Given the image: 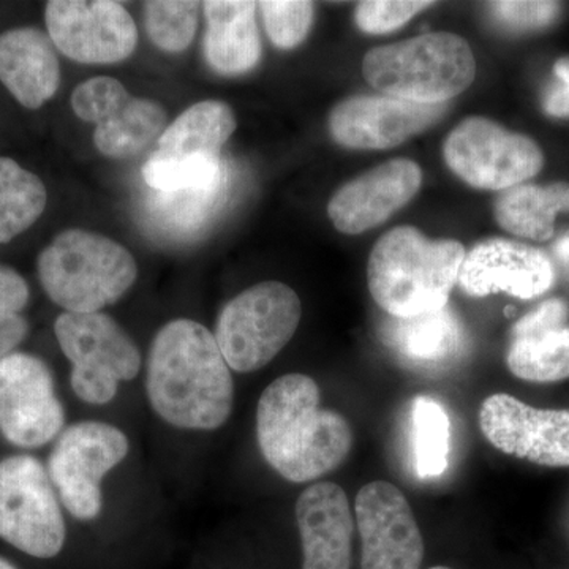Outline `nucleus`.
<instances>
[{
  "label": "nucleus",
  "mask_w": 569,
  "mask_h": 569,
  "mask_svg": "<svg viewBox=\"0 0 569 569\" xmlns=\"http://www.w3.org/2000/svg\"><path fill=\"white\" fill-rule=\"evenodd\" d=\"M146 395L157 415L183 430H216L231 417L234 381L216 337L178 318L153 337Z\"/></svg>",
  "instance_id": "1"
},
{
  "label": "nucleus",
  "mask_w": 569,
  "mask_h": 569,
  "mask_svg": "<svg viewBox=\"0 0 569 569\" xmlns=\"http://www.w3.org/2000/svg\"><path fill=\"white\" fill-rule=\"evenodd\" d=\"M261 455L287 481L309 482L342 466L353 430L342 415L321 407L317 381L287 373L264 389L257 407Z\"/></svg>",
  "instance_id": "2"
},
{
  "label": "nucleus",
  "mask_w": 569,
  "mask_h": 569,
  "mask_svg": "<svg viewBox=\"0 0 569 569\" xmlns=\"http://www.w3.org/2000/svg\"><path fill=\"white\" fill-rule=\"evenodd\" d=\"M463 260L466 249L458 241H432L417 228H395L378 239L370 253V295L395 318L437 312L448 306Z\"/></svg>",
  "instance_id": "3"
},
{
  "label": "nucleus",
  "mask_w": 569,
  "mask_h": 569,
  "mask_svg": "<svg viewBox=\"0 0 569 569\" xmlns=\"http://www.w3.org/2000/svg\"><path fill=\"white\" fill-rule=\"evenodd\" d=\"M41 287L66 312L93 313L114 305L138 279L126 246L92 231L66 230L37 260Z\"/></svg>",
  "instance_id": "4"
},
{
  "label": "nucleus",
  "mask_w": 569,
  "mask_h": 569,
  "mask_svg": "<svg viewBox=\"0 0 569 569\" xmlns=\"http://www.w3.org/2000/svg\"><path fill=\"white\" fill-rule=\"evenodd\" d=\"M367 82L396 99L425 104L447 103L470 88L477 61L470 44L449 32L373 48L362 62Z\"/></svg>",
  "instance_id": "5"
},
{
  "label": "nucleus",
  "mask_w": 569,
  "mask_h": 569,
  "mask_svg": "<svg viewBox=\"0 0 569 569\" xmlns=\"http://www.w3.org/2000/svg\"><path fill=\"white\" fill-rule=\"evenodd\" d=\"M301 317V299L293 288L282 282L258 283L227 302L213 337L231 370L254 372L293 339Z\"/></svg>",
  "instance_id": "6"
},
{
  "label": "nucleus",
  "mask_w": 569,
  "mask_h": 569,
  "mask_svg": "<svg viewBox=\"0 0 569 569\" xmlns=\"http://www.w3.org/2000/svg\"><path fill=\"white\" fill-rule=\"evenodd\" d=\"M54 335L71 365V389L82 402L110 403L119 383L140 373L137 343L107 313L63 312L56 320Z\"/></svg>",
  "instance_id": "7"
},
{
  "label": "nucleus",
  "mask_w": 569,
  "mask_h": 569,
  "mask_svg": "<svg viewBox=\"0 0 569 569\" xmlns=\"http://www.w3.org/2000/svg\"><path fill=\"white\" fill-rule=\"evenodd\" d=\"M66 520L47 468L31 455L0 460V538L36 559L66 545Z\"/></svg>",
  "instance_id": "8"
},
{
  "label": "nucleus",
  "mask_w": 569,
  "mask_h": 569,
  "mask_svg": "<svg viewBox=\"0 0 569 569\" xmlns=\"http://www.w3.org/2000/svg\"><path fill=\"white\" fill-rule=\"evenodd\" d=\"M129 455V438L118 427L82 421L67 427L56 440L48 475L62 505L78 520L99 518L102 481Z\"/></svg>",
  "instance_id": "9"
},
{
  "label": "nucleus",
  "mask_w": 569,
  "mask_h": 569,
  "mask_svg": "<svg viewBox=\"0 0 569 569\" xmlns=\"http://www.w3.org/2000/svg\"><path fill=\"white\" fill-rule=\"evenodd\" d=\"M445 162L468 186L507 190L529 181L545 164L537 142L485 118H468L449 134Z\"/></svg>",
  "instance_id": "10"
},
{
  "label": "nucleus",
  "mask_w": 569,
  "mask_h": 569,
  "mask_svg": "<svg viewBox=\"0 0 569 569\" xmlns=\"http://www.w3.org/2000/svg\"><path fill=\"white\" fill-rule=\"evenodd\" d=\"M66 410L43 359L14 351L0 361V433L13 447H44L61 436Z\"/></svg>",
  "instance_id": "11"
},
{
  "label": "nucleus",
  "mask_w": 569,
  "mask_h": 569,
  "mask_svg": "<svg viewBox=\"0 0 569 569\" xmlns=\"http://www.w3.org/2000/svg\"><path fill=\"white\" fill-rule=\"evenodd\" d=\"M44 21L54 47L74 62H121L138 44L137 24L121 2L51 0Z\"/></svg>",
  "instance_id": "12"
},
{
  "label": "nucleus",
  "mask_w": 569,
  "mask_h": 569,
  "mask_svg": "<svg viewBox=\"0 0 569 569\" xmlns=\"http://www.w3.org/2000/svg\"><path fill=\"white\" fill-rule=\"evenodd\" d=\"M356 523L362 541L361 569H419L425 539L413 509L397 486L373 481L359 490Z\"/></svg>",
  "instance_id": "13"
},
{
  "label": "nucleus",
  "mask_w": 569,
  "mask_h": 569,
  "mask_svg": "<svg viewBox=\"0 0 569 569\" xmlns=\"http://www.w3.org/2000/svg\"><path fill=\"white\" fill-rule=\"evenodd\" d=\"M482 436L498 451L542 467H569V410H539L509 395L479 408Z\"/></svg>",
  "instance_id": "14"
},
{
  "label": "nucleus",
  "mask_w": 569,
  "mask_h": 569,
  "mask_svg": "<svg viewBox=\"0 0 569 569\" xmlns=\"http://www.w3.org/2000/svg\"><path fill=\"white\" fill-rule=\"evenodd\" d=\"M447 112V103L408 102L389 96H359L337 104L329 130L351 149H389L425 132Z\"/></svg>",
  "instance_id": "15"
},
{
  "label": "nucleus",
  "mask_w": 569,
  "mask_h": 569,
  "mask_svg": "<svg viewBox=\"0 0 569 569\" xmlns=\"http://www.w3.org/2000/svg\"><path fill=\"white\" fill-rule=\"evenodd\" d=\"M553 280L552 261L542 250L508 239H488L466 254L458 282L473 298L503 291L533 299L549 291Z\"/></svg>",
  "instance_id": "16"
},
{
  "label": "nucleus",
  "mask_w": 569,
  "mask_h": 569,
  "mask_svg": "<svg viewBox=\"0 0 569 569\" xmlns=\"http://www.w3.org/2000/svg\"><path fill=\"white\" fill-rule=\"evenodd\" d=\"M421 181V168L417 163L408 159L391 160L340 187L329 201V217L340 233H365L410 203Z\"/></svg>",
  "instance_id": "17"
},
{
  "label": "nucleus",
  "mask_w": 569,
  "mask_h": 569,
  "mask_svg": "<svg viewBox=\"0 0 569 569\" xmlns=\"http://www.w3.org/2000/svg\"><path fill=\"white\" fill-rule=\"evenodd\" d=\"M302 542V569H351L353 515L346 490L335 482H317L296 501Z\"/></svg>",
  "instance_id": "18"
},
{
  "label": "nucleus",
  "mask_w": 569,
  "mask_h": 569,
  "mask_svg": "<svg viewBox=\"0 0 569 569\" xmlns=\"http://www.w3.org/2000/svg\"><path fill=\"white\" fill-rule=\"evenodd\" d=\"M0 82L28 110L51 100L61 84V63L50 36L36 28L0 33Z\"/></svg>",
  "instance_id": "19"
},
{
  "label": "nucleus",
  "mask_w": 569,
  "mask_h": 569,
  "mask_svg": "<svg viewBox=\"0 0 569 569\" xmlns=\"http://www.w3.org/2000/svg\"><path fill=\"white\" fill-rule=\"evenodd\" d=\"M257 2H203L206 17L204 58L217 73L238 77L257 67L261 59Z\"/></svg>",
  "instance_id": "20"
},
{
  "label": "nucleus",
  "mask_w": 569,
  "mask_h": 569,
  "mask_svg": "<svg viewBox=\"0 0 569 569\" xmlns=\"http://www.w3.org/2000/svg\"><path fill=\"white\" fill-rule=\"evenodd\" d=\"M381 339L407 365L426 370L451 365L466 343L462 325L448 306L417 317H391L381 329Z\"/></svg>",
  "instance_id": "21"
},
{
  "label": "nucleus",
  "mask_w": 569,
  "mask_h": 569,
  "mask_svg": "<svg viewBox=\"0 0 569 569\" xmlns=\"http://www.w3.org/2000/svg\"><path fill=\"white\" fill-rule=\"evenodd\" d=\"M238 121L233 110L219 100H204L179 116L164 129L157 141L156 153L176 159L220 156L224 142L236 132Z\"/></svg>",
  "instance_id": "22"
},
{
  "label": "nucleus",
  "mask_w": 569,
  "mask_h": 569,
  "mask_svg": "<svg viewBox=\"0 0 569 569\" xmlns=\"http://www.w3.org/2000/svg\"><path fill=\"white\" fill-rule=\"evenodd\" d=\"M569 212V183L548 187L519 183L500 194L496 203L498 224L508 233L545 242L556 233L557 213Z\"/></svg>",
  "instance_id": "23"
},
{
  "label": "nucleus",
  "mask_w": 569,
  "mask_h": 569,
  "mask_svg": "<svg viewBox=\"0 0 569 569\" xmlns=\"http://www.w3.org/2000/svg\"><path fill=\"white\" fill-rule=\"evenodd\" d=\"M167 110L156 100L130 97L110 118L96 126L93 144L110 159H130L144 151L167 129Z\"/></svg>",
  "instance_id": "24"
},
{
  "label": "nucleus",
  "mask_w": 569,
  "mask_h": 569,
  "mask_svg": "<svg viewBox=\"0 0 569 569\" xmlns=\"http://www.w3.org/2000/svg\"><path fill=\"white\" fill-rule=\"evenodd\" d=\"M43 181L10 157H0V244L32 227L47 209Z\"/></svg>",
  "instance_id": "25"
},
{
  "label": "nucleus",
  "mask_w": 569,
  "mask_h": 569,
  "mask_svg": "<svg viewBox=\"0 0 569 569\" xmlns=\"http://www.w3.org/2000/svg\"><path fill=\"white\" fill-rule=\"evenodd\" d=\"M507 366L512 376L531 383L569 378V325L539 335L511 339Z\"/></svg>",
  "instance_id": "26"
},
{
  "label": "nucleus",
  "mask_w": 569,
  "mask_h": 569,
  "mask_svg": "<svg viewBox=\"0 0 569 569\" xmlns=\"http://www.w3.org/2000/svg\"><path fill=\"white\" fill-rule=\"evenodd\" d=\"M142 178L160 193L183 190H212L227 183L222 156H200L176 159L153 152L142 167Z\"/></svg>",
  "instance_id": "27"
},
{
  "label": "nucleus",
  "mask_w": 569,
  "mask_h": 569,
  "mask_svg": "<svg viewBox=\"0 0 569 569\" xmlns=\"http://www.w3.org/2000/svg\"><path fill=\"white\" fill-rule=\"evenodd\" d=\"M449 417L432 397L419 396L413 406L415 470L422 479L441 477L449 458Z\"/></svg>",
  "instance_id": "28"
},
{
  "label": "nucleus",
  "mask_w": 569,
  "mask_h": 569,
  "mask_svg": "<svg viewBox=\"0 0 569 569\" xmlns=\"http://www.w3.org/2000/svg\"><path fill=\"white\" fill-rule=\"evenodd\" d=\"M203 3L159 0L144 3V24L149 39L167 52H181L192 44L198 14Z\"/></svg>",
  "instance_id": "29"
},
{
  "label": "nucleus",
  "mask_w": 569,
  "mask_h": 569,
  "mask_svg": "<svg viewBox=\"0 0 569 569\" xmlns=\"http://www.w3.org/2000/svg\"><path fill=\"white\" fill-rule=\"evenodd\" d=\"M269 39L280 50H293L312 28L316 7L302 0H266L258 3Z\"/></svg>",
  "instance_id": "30"
},
{
  "label": "nucleus",
  "mask_w": 569,
  "mask_h": 569,
  "mask_svg": "<svg viewBox=\"0 0 569 569\" xmlns=\"http://www.w3.org/2000/svg\"><path fill=\"white\" fill-rule=\"evenodd\" d=\"M130 97L132 93L116 78L96 77L74 88L70 99L71 110L81 121L99 126Z\"/></svg>",
  "instance_id": "31"
},
{
  "label": "nucleus",
  "mask_w": 569,
  "mask_h": 569,
  "mask_svg": "<svg viewBox=\"0 0 569 569\" xmlns=\"http://www.w3.org/2000/svg\"><path fill=\"white\" fill-rule=\"evenodd\" d=\"M433 2L421 0H367L356 7L355 21L366 33H388L406 26L419 11L432 7Z\"/></svg>",
  "instance_id": "32"
},
{
  "label": "nucleus",
  "mask_w": 569,
  "mask_h": 569,
  "mask_svg": "<svg viewBox=\"0 0 569 569\" xmlns=\"http://www.w3.org/2000/svg\"><path fill=\"white\" fill-rule=\"evenodd\" d=\"M489 6L497 21L516 31L548 28L557 21L561 10L560 3L557 2H522V0L492 2Z\"/></svg>",
  "instance_id": "33"
},
{
  "label": "nucleus",
  "mask_w": 569,
  "mask_h": 569,
  "mask_svg": "<svg viewBox=\"0 0 569 569\" xmlns=\"http://www.w3.org/2000/svg\"><path fill=\"white\" fill-rule=\"evenodd\" d=\"M223 187L212 190H183V192L176 193H160L159 201H157V208L159 209L160 216L168 217L170 222L186 224L192 222L197 224L212 211L216 201L222 197Z\"/></svg>",
  "instance_id": "34"
},
{
  "label": "nucleus",
  "mask_w": 569,
  "mask_h": 569,
  "mask_svg": "<svg viewBox=\"0 0 569 569\" xmlns=\"http://www.w3.org/2000/svg\"><path fill=\"white\" fill-rule=\"evenodd\" d=\"M569 305L563 299L552 298L541 302L537 309L520 318L512 328L511 339L539 335L550 329L568 326Z\"/></svg>",
  "instance_id": "35"
},
{
  "label": "nucleus",
  "mask_w": 569,
  "mask_h": 569,
  "mask_svg": "<svg viewBox=\"0 0 569 569\" xmlns=\"http://www.w3.org/2000/svg\"><path fill=\"white\" fill-rule=\"evenodd\" d=\"M29 284L14 269L0 264V313H20L29 302Z\"/></svg>",
  "instance_id": "36"
},
{
  "label": "nucleus",
  "mask_w": 569,
  "mask_h": 569,
  "mask_svg": "<svg viewBox=\"0 0 569 569\" xmlns=\"http://www.w3.org/2000/svg\"><path fill=\"white\" fill-rule=\"evenodd\" d=\"M553 74L556 82L546 91L542 108L552 118H569V58L556 62Z\"/></svg>",
  "instance_id": "37"
},
{
  "label": "nucleus",
  "mask_w": 569,
  "mask_h": 569,
  "mask_svg": "<svg viewBox=\"0 0 569 569\" xmlns=\"http://www.w3.org/2000/svg\"><path fill=\"white\" fill-rule=\"evenodd\" d=\"M29 325L20 313H0V361L14 353L28 336Z\"/></svg>",
  "instance_id": "38"
},
{
  "label": "nucleus",
  "mask_w": 569,
  "mask_h": 569,
  "mask_svg": "<svg viewBox=\"0 0 569 569\" xmlns=\"http://www.w3.org/2000/svg\"><path fill=\"white\" fill-rule=\"evenodd\" d=\"M553 254H556L557 261L561 264V268L569 274V231L561 236L559 241L553 244Z\"/></svg>",
  "instance_id": "39"
},
{
  "label": "nucleus",
  "mask_w": 569,
  "mask_h": 569,
  "mask_svg": "<svg viewBox=\"0 0 569 569\" xmlns=\"http://www.w3.org/2000/svg\"><path fill=\"white\" fill-rule=\"evenodd\" d=\"M0 569H18L11 563L10 560H7L6 557L0 556Z\"/></svg>",
  "instance_id": "40"
},
{
  "label": "nucleus",
  "mask_w": 569,
  "mask_h": 569,
  "mask_svg": "<svg viewBox=\"0 0 569 569\" xmlns=\"http://www.w3.org/2000/svg\"><path fill=\"white\" fill-rule=\"evenodd\" d=\"M429 569H452V568H448V567H433V568H429Z\"/></svg>",
  "instance_id": "41"
}]
</instances>
